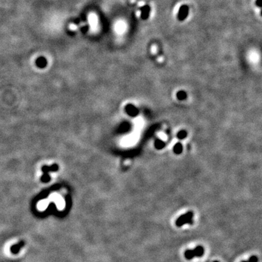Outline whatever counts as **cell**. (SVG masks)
I'll return each instance as SVG.
<instances>
[{
    "label": "cell",
    "mask_w": 262,
    "mask_h": 262,
    "mask_svg": "<svg viewBox=\"0 0 262 262\" xmlns=\"http://www.w3.org/2000/svg\"><path fill=\"white\" fill-rule=\"evenodd\" d=\"M193 217H194V213L192 211H189L188 213H185L184 215L181 216L178 218V219L176 220V224L177 226H184V224H193Z\"/></svg>",
    "instance_id": "cell-1"
},
{
    "label": "cell",
    "mask_w": 262,
    "mask_h": 262,
    "mask_svg": "<svg viewBox=\"0 0 262 262\" xmlns=\"http://www.w3.org/2000/svg\"><path fill=\"white\" fill-rule=\"evenodd\" d=\"M204 253H205V249L202 246H198L195 247L193 250H187L184 253V256L186 259L190 260V259H194V257H201L203 256Z\"/></svg>",
    "instance_id": "cell-2"
},
{
    "label": "cell",
    "mask_w": 262,
    "mask_h": 262,
    "mask_svg": "<svg viewBox=\"0 0 262 262\" xmlns=\"http://www.w3.org/2000/svg\"><path fill=\"white\" fill-rule=\"evenodd\" d=\"M189 13V7L187 5H182L179 8L178 13V18L179 21H184L186 18Z\"/></svg>",
    "instance_id": "cell-3"
},
{
    "label": "cell",
    "mask_w": 262,
    "mask_h": 262,
    "mask_svg": "<svg viewBox=\"0 0 262 262\" xmlns=\"http://www.w3.org/2000/svg\"><path fill=\"white\" fill-rule=\"evenodd\" d=\"M88 21L93 30H96L98 26V18L95 14H90L88 17Z\"/></svg>",
    "instance_id": "cell-4"
},
{
    "label": "cell",
    "mask_w": 262,
    "mask_h": 262,
    "mask_svg": "<svg viewBox=\"0 0 262 262\" xmlns=\"http://www.w3.org/2000/svg\"><path fill=\"white\" fill-rule=\"evenodd\" d=\"M141 17L142 19L146 20L149 18L150 13V7L149 5H144L140 8Z\"/></svg>",
    "instance_id": "cell-5"
},
{
    "label": "cell",
    "mask_w": 262,
    "mask_h": 262,
    "mask_svg": "<svg viewBox=\"0 0 262 262\" xmlns=\"http://www.w3.org/2000/svg\"><path fill=\"white\" fill-rule=\"evenodd\" d=\"M24 245H25L24 242H23V241H21V242H20L19 243H18V244H15V245H14L11 246V247H10V251H11L13 253L17 254L18 252H19L21 248L24 246Z\"/></svg>",
    "instance_id": "cell-6"
},
{
    "label": "cell",
    "mask_w": 262,
    "mask_h": 262,
    "mask_svg": "<svg viewBox=\"0 0 262 262\" xmlns=\"http://www.w3.org/2000/svg\"><path fill=\"white\" fill-rule=\"evenodd\" d=\"M249 262H258L259 261V259H258L257 256H252L248 260Z\"/></svg>",
    "instance_id": "cell-7"
},
{
    "label": "cell",
    "mask_w": 262,
    "mask_h": 262,
    "mask_svg": "<svg viewBox=\"0 0 262 262\" xmlns=\"http://www.w3.org/2000/svg\"><path fill=\"white\" fill-rule=\"evenodd\" d=\"M261 1L262 0H256V5H257L258 7H261Z\"/></svg>",
    "instance_id": "cell-8"
},
{
    "label": "cell",
    "mask_w": 262,
    "mask_h": 262,
    "mask_svg": "<svg viewBox=\"0 0 262 262\" xmlns=\"http://www.w3.org/2000/svg\"><path fill=\"white\" fill-rule=\"evenodd\" d=\"M242 262H249V261H242Z\"/></svg>",
    "instance_id": "cell-9"
},
{
    "label": "cell",
    "mask_w": 262,
    "mask_h": 262,
    "mask_svg": "<svg viewBox=\"0 0 262 262\" xmlns=\"http://www.w3.org/2000/svg\"><path fill=\"white\" fill-rule=\"evenodd\" d=\"M213 262H219V261H213Z\"/></svg>",
    "instance_id": "cell-10"
}]
</instances>
